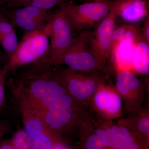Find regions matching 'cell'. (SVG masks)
Returning <instances> with one entry per match:
<instances>
[{
	"mask_svg": "<svg viewBox=\"0 0 149 149\" xmlns=\"http://www.w3.org/2000/svg\"><path fill=\"white\" fill-rule=\"evenodd\" d=\"M119 129L116 126H113L111 128V148L115 149H118L119 146Z\"/></svg>",
	"mask_w": 149,
	"mask_h": 149,
	"instance_id": "22",
	"label": "cell"
},
{
	"mask_svg": "<svg viewBox=\"0 0 149 149\" xmlns=\"http://www.w3.org/2000/svg\"><path fill=\"white\" fill-rule=\"evenodd\" d=\"M138 128L142 133H148L149 132V118L144 117L141 119L138 124Z\"/></svg>",
	"mask_w": 149,
	"mask_h": 149,
	"instance_id": "24",
	"label": "cell"
},
{
	"mask_svg": "<svg viewBox=\"0 0 149 149\" xmlns=\"http://www.w3.org/2000/svg\"><path fill=\"white\" fill-rule=\"evenodd\" d=\"M119 129V146L118 149H139V146L136 143L133 137L125 127Z\"/></svg>",
	"mask_w": 149,
	"mask_h": 149,
	"instance_id": "19",
	"label": "cell"
},
{
	"mask_svg": "<svg viewBox=\"0 0 149 149\" xmlns=\"http://www.w3.org/2000/svg\"><path fill=\"white\" fill-rule=\"evenodd\" d=\"M69 1L68 0H29L25 6H31L48 11L56 6L59 7L65 5Z\"/></svg>",
	"mask_w": 149,
	"mask_h": 149,
	"instance_id": "18",
	"label": "cell"
},
{
	"mask_svg": "<svg viewBox=\"0 0 149 149\" xmlns=\"http://www.w3.org/2000/svg\"><path fill=\"white\" fill-rule=\"evenodd\" d=\"M10 0H0V6L6 4L10 1Z\"/></svg>",
	"mask_w": 149,
	"mask_h": 149,
	"instance_id": "30",
	"label": "cell"
},
{
	"mask_svg": "<svg viewBox=\"0 0 149 149\" xmlns=\"http://www.w3.org/2000/svg\"><path fill=\"white\" fill-rule=\"evenodd\" d=\"M11 72V67L9 63L4 65L0 68V83L2 81L6 80L7 76Z\"/></svg>",
	"mask_w": 149,
	"mask_h": 149,
	"instance_id": "25",
	"label": "cell"
},
{
	"mask_svg": "<svg viewBox=\"0 0 149 149\" xmlns=\"http://www.w3.org/2000/svg\"><path fill=\"white\" fill-rule=\"evenodd\" d=\"M111 10L127 22H139L149 16V2L146 0H113Z\"/></svg>",
	"mask_w": 149,
	"mask_h": 149,
	"instance_id": "11",
	"label": "cell"
},
{
	"mask_svg": "<svg viewBox=\"0 0 149 149\" xmlns=\"http://www.w3.org/2000/svg\"><path fill=\"white\" fill-rule=\"evenodd\" d=\"M116 16L112 10L91 31L89 43L93 54L102 66L111 55L112 39L115 29Z\"/></svg>",
	"mask_w": 149,
	"mask_h": 149,
	"instance_id": "7",
	"label": "cell"
},
{
	"mask_svg": "<svg viewBox=\"0 0 149 149\" xmlns=\"http://www.w3.org/2000/svg\"><path fill=\"white\" fill-rule=\"evenodd\" d=\"M6 130V126L4 123L0 121V138L5 134Z\"/></svg>",
	"mask_w": 149,
	"mask_h": 149,
	"instance_id": "29",
	"label": "cell"
},
{
	"mask_svg": "<svg viewBox=\"0 0 149 149\" xmlns=\"http://www.w3.org/2000/svg\"><path fill=\"white\" fill-rule=\"evenodd\" d=\"M95 104L99 109L111 114L117 113L122 106L120 97L106 90H100L95 97Z\"/></svg>",
	"mask_w": 149,
	"mask_h": 149,
	"instance_id": "12",
	"label": "cell"
},
{
	"mask_svg": "<svg viewBox=\"0 0 149 149\" xmlns=\"http://www.w3.org/2000/svg\"><path fill=\"white\" fill-rule=\"evenodd\" d=\"M53 66L73 98L79 100L87 99L93 95L97 88L99 80L96 77L83 76L75 70L61 68L60 65Z\"/></svg>",
	"mask_w": 149,
	"mask_h": 149,
	"instance_id": "9",
	"label": "cell"
},
{
	"mask_svg": "<svg viewBox=\"0 0 149 149\" xmlns=\"http://www.w3.org/2000/svg\"><path fill=\"white\" fill-rule=\"evenodd\" d=\"M87 1H104V0H87Z\"/></svg>",
	"mask_w": 149,
	"mask_h": 149,
	"instance_id": "31",
	"label": "cell"
},
{
	"mask_svg": "<svg viewBox=\"0 0 149 149\" xmlns=\"http://www.w3.org/2000/svg\"><path fill=\"white\" fill-rule=\"evenodd\" d=\"M143 40L141 29L138 26L130 24L123 39L112 52L117 64L122 68L132 67L133 52L137 43Z\"/></svg>",
	"mask_w": 149,
	"mask_h": 149,
	"instance_id": "10",
	"label": "cell"
},
{
	"mask_svg": "<svg viewBox=\"0 0 149 149\" xmlns=\"http://www.w3.org/2000/svg\"><path fill=\"white\" fill-rule=\"evenodd\" d=\"M66 5L49 13L47 24L51 40L50 56L42 59L52 61L58 58L69 49L74 42L73 31L65 14Z\"/></svg>",
	"mask_w": 149,
	"mask_h": 149,
	"instance_id": "5",
	"label": "cell"
},
{
	"mask_svg": "<svg viewBox=\"0 0 149 149\" xmlns=\"http://www.w3.org/2000/svg\"><path fill=\"white\" fill-rule=\"evenodd\" d=\"M113 0L95 1L74 4H67L65 12L73 31L81 32L95 28L111 11Z\"/></svg>",
	"mask_w": 149,
	"mask_h": 149,
	"instance_id": "4",
	"label": "cell"
},
{
	"mask_svg": "<svg viewBox=\"0 0 149 149\" xmlns=\"http://www.w3.org/2000/svg\"><path fill=\"white\" fill-rule=\"evenodd\" d=\"M6 84V80H3L0 83V109L2 107L4 102L5 94V86Z\"/></svg>",
	"mask_w": 149,
	"mask_h": 149,
	"instance_id": "26",
	"label": "cell"
},
{
	"mask_svg": "<svg viewBox=\"0 0 149 149\" xmlns=\"http://www.w3.org/2000/svg\"><path fill=\"white\" fill-rule=\"evenodd\" d=\"M6 82L19 109L42 116L58 110L73 111L74 98L53 66L41 61L20 68Z\"/></svg>",
	"mask_w": 149,
	"mask_h": 149,
	"instance_id": "1",
	"label": "cell"
},
{
	"mask_svg": "<svg viewBox=\"0 0 149 149\" xmlns=\"http://www.w3.org/2000/svg\"><path fill=\"white\" fill-rule=\"evenodd\" d=\"M10 141L13 149H32L29 137L24 129L17 130Z\"/></svg>",
	"mask_w": 149,
	"mask_h": 149,
	"instance_id": "17",
	"label": "cell"
},
{
	"mask_svg": "<svg viewBox=\"0 0 149 149\" xmlns=\"http://www.w3.org/2000/svg\"><path fill=\"white\" fill-rule=\"evenodd\" d=\"M49 31L47 23L43 28L24 34L9 61L13 74L20 68L49 57Z\"/></svg>",
	"mask_w": 149,
	"mask_h": 149,
	"instance_id": "2",
	"label": "cell"
},
{
	"mask_svg": "<svg viewBox=\"0 0 149 149\" xmlns=\"http://www.w3.org/2000/svg\"><path fill=\"white\" fill-rule=\"evenodd\" d=\"M91 31L85 30L80 32L69 49L58 58L52 61L41 59L39 61L52 66L65 65L68 68L77 71L102 69L103 66L96 59L89 43Z\"/></svg>",
	"mask_w": 149,
	"mask_h": 149,
	"instance_id": "3",
	"label": "cell"
},
{
	"mask_svg": "<svg viewBox=\"0 0 149 149\" xmlns=\"http://www.w3.org/2000/svg\"><path fill=\"white\" fill-rule=\"evenodd\" d=\"M132 67L138 73L146 74L149 70V45L144 40L137 43L133 52Z\"/></svg>",
	"mask_w": 149,
	"mask_h": 149,
	"instance_id": "13",
	"label": "cell"
},
{
	"mask_svg": "<svg viewBox=\"0 0 149 149\" xmlns=\"http://www.w3.org/2000/svg\"><path fill=\"white\" fill-rule=\"evenodd\" d=\"M0 149H13L10 139H3L0 141Z\"/></svg>",
	"mask_w": 149,
	"mask_h": 149,
	"instance_id": "27",
	"label": "cell"
},
{
	"mask_svg": "<svg viewBox=\"0 0 149 149\" xmlns=\"http://www.w3.org/2000/svg\"><path fill=\"white\" fill-rule=\"evenodd\" d=\"M1 10L13 27H19L24 34L45 27L47 22L48 11L31 6L18 8H3Z\"/></svg>",
	"mask_w": 149,
	"mask_h": 149,
	"instance_id": "8",
	"label": "cell"
},
{
	"mask_svg": "<svg viewBox=\"0 0 149 149\" xmlns=\"http://www.w3.org/2000/svg\"><path fill=\"white\" fill-rule=\"evenodd\" d=\"M14 30L7 17L0 10V34L7 35Z\"/></svg>",
	"mask_w": 149,
	"mask_h": 149,
	"instance_id": "21",
	"label": "cell"
},
{
	"mask_svg": "<svg viewBox=\"0 0 149 149\" xmlns=\"http://www.w3.org/2000/svg\"><path fill=\"white\" fill-rule=\"evenodd\" d=\"M130 25H123L116 27L113 34L112 39L111 54L112 51L123 39Z\"/></svg>",
	"mask_w": 149,
	"mask_h": 149,
	"instance_id": "20",
	"label": "cell"
},
{
	"mask_svg": "<svg viewBox=\"0 0 149 149\" xmlns=\"http://www.w3.org/2000/svg\"><path fill=\"white\" fill-rule=\"evenodd\" d=\"M0 44L5 51L9 61L15 52L18 44L15 30L7 35H0Z\"/></svg>",
	"mask_w": 149,
	"mask_h": 149,
	"instance_id": "16",
	"label": "cell"
},
{
	"mask_svg": "<svg viewBox=\"0 0 149 149\" xmlns=\"http://www.w3.org/2000/svg\"><path fill=\"white\" fill-rule=\"evenodd\" d=\"M19 109L32 149H56L62 146L60 134L48 126L40 116L28 110Z\"/></svg>",
	"mask_w": 149,
	"mask_h": 149,
	"instance_id": "6",
	"label": "cell"
},
{
	"mask_svg": "<svg viewBox=\"0 0 149 149\" xmlns=\"http://www.w3.org/2000/svg\"><path fill=\"white\" fill-rule=\"evenodd\" d=\"M140 85L138 78L129 70H121L117 74L116 89L123 95H126L131 91L137 90Z\"/></svg>",
	"mask_w": 149,
	"mask_h": 149,
	"instance_id": "14",
	"label": "cell"
},
{
	"mask_svg": "<svg viewBox=\"0 0 149 149\" xmlns=\"http://www.w3.org/2000/svg\"><path fill=\"white\" fill-rule=\"evenodd\" d=\"M111 128L108 127L106 130L97 129L95 134L88 137L85 144L86 149H103L111 147Z\"/></svg>",
	"mask_w": 149,
	"mask_h": 149,
	"instance_id": "15",
	"label": "cell"
},
{
	"mask_svg": "<svg viewBox=\"0 0 149 149\" xmlns=\"http://www.w3.org/2000/svg\"><path fill=\"white\" fill-rule=\"evenodd\" d=\"M0 62L4 65L9 62V59L5 53L0 51Z\"/></svg>",
	"mask_w": 149,
	"mask_h": 149,
	"instance_id": "28",
	"label": "cell"
},
{
	"mask_svg": "<svg viewBox=\"0 0 149 149\" xmlns=\"http://www.w3.org/2000/svg\"><path fill=\"white\" fill-rule=\"evenodd\" d=\"M141 34L144 41L149 45V17L146 18L143 27L141 29Z\"/></svg>",
	"mask_w": 149,
	"mask_h": 149,
	"instance_id": "23",
	"label": "cell"
}]
</instances>
